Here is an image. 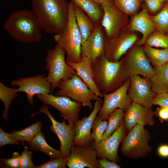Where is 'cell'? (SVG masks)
<instances>
[{"mask_svg": "<svg viewBox=\"0 0 168 168\" xmlns=\"http://www.w3.org/2000/svg\"><path fill=\"white\" fill-rule=\"evenodd\" d=\"M93 1L95 2L96 3H98L99 5H101L102 3L105 1L106 0H92Z\"/></svg>", "mask_w": 168, "mask_h": 168, "instance_id": "44", "label": "cell"}, {"mask_svg": "<svg viewBox=\"0 0 168 168\" xmlns=\"http://www.w3.org/2000/svg\"><path fill=\"white\" fill-rule=\"evenodd\" d=\"M66 158L64 157L51 158L49 161L36 166V168H65Z\"/></svg>", "mask_w": 168, "mask_h": 168, "instance_id": "37", "label": "cell"}, {"mask_svg": "<svg viewBox=\"0 0 168 168\" xmlns=\"http://www.w3.org/2000/svg\"><path fill=\"white\" fill-rule=\"evenodd\" d=\"M144 126L137 124L125 136L121 148L123 155L136 159L146 157L152 152V148L149 144L150 134Z\"/></svg>", "mask_w": 168, "mask_h": 168, "instance_id": "6", "label": "cell"}, {"mask_svg": "<svg viewBox=\"0 0 168 168\" xmlns=\"http://www.w3.org/2000/svg\"><path fill=\"white\" fill-rule=\"evenodd\" d=\"M102 103L100 101H96L93 109L90 115L76 122V133L73 145H85L90 144L93 142L91 138V131L95 119L102 106Z\"/></svg>", "mask_w": 168, "mask_h": 168, "instance_id": "20", "label": "cell"}, {"mask_svg": "<svg viewBox=\"0 0 168 168\" xmlns=\"http://www.w3.org/2000/svg\"><path fill=\"white\" fill-rule=\"evenodd\" d=\"M58 87L59 89L55 94V96L68 97L81 103L82 106L87 107L90 109L93 108L92 100L103 102L99 96L89 88L76 71L70 79L61 81Z\"/></svg>", "mask_w": 168, "mask_h": 168, "instance_id": "7", "label": "cell"}, {"mask_svg": "<svg viewBox=\"0 0 168 168\" xmlns=\"http://www.w3.org/2000/svg\"><path fill=\"white\" fill-rule=\"evenodd\" d=\"M41 113L45 114L50 119L52 125L50 130L54 133L59 139L60 143L59 150L63 156L66 158L70 154L71 148L73 145L75 134V125L67 124L65 120L62 122L57 121L49 112L48 105L43 104L39 112L32 114L31 117Z\"/></svg>", "mask_w": 168, "mask_h": 168, "instance_id": "12", "label": "cell"}, {"mask_svg": "<svg viewBox=\"0 0 168 168\" xmlns=\"http://www.w3.org/2000/svg\"><path fill=\"white\" fill-rule=\"evenodd\" d=\"M153 105L160 107H168V93L156 95L152 100Z\"/></svg>", "mask_w": 168, "mask_h": 168, "instance_id": "39", "label": "cell"}, {"mask_svg": "<svg viewBox=\"0 0 168 168\" xmlns=\"http://www.w3.org/2000/svg\"><path fill=\"white\" fill-rule=\"evenodd\" d=\"M126 129L123 119L119 128L111 135L98 142H92L97 157L116 162L118 161V149L125 136Z\"/></svg>", "mask_w": 168, "mask_h": 168, "instance_id": "14", "label": "cell"}, {"mask_svg": "<svg viewBox=\"0 0 168 168\" xmlns=\"http://www.w3.org/2000/svg\"><path fill=\"white\" fill-rule=\"evenodd\" d=\"M156 28L147 9L145 7L139 12L133 15L129 26L131 31H138L142 34V37L137 44V45L141 46L145 44L147 38Z\"/></svg>", "mask_w": 168, "mask_h": 168, "instance_id": "21", "label": "cell"}, {"mask_svg": "<svg viewBox=\"0 0 168 168\" xmlns=\"http://www.w3.org/2000/svg\"><path fill=\"white\" fill-rule=\"evenodd\" d=\"M104 14L101 25L108 39L118 36L126 25V15L121 11L113 0H106L101 5Z\"/></svg>", "mask_w": 168, "mask_h": 168, "instance_id": "10", "label": "cell"}, {"mask_svg": "<svg viewBox=\"0 0 168 168\" xmlns=\"http://www.w3.org/2000/svg\"><path fill=\"white\" fill-rule=\"evenodd\" d=\"M130 78L128 93L132 102L152 108V100L156 95L152 89L150 79L142 77L138 75L132 76Z\"/></svg>", "mask_w": 168, "mask_h": 168, "instance_id": "15", "label": "cell"}, {"mask_svg": "<svg viewBox=\"0 0 168 168\" xmlns=\"http://www.w3.org/2000/svg\"><path fill=\"white\" fill-rule=\"evenodd\" d=\"M107 125L108 122L106 120H102L97 115L92 126L91 138L93 141L98 142L102 140L107 129Z\"/></svg>", "mask_w": 168, "mask_h": 168, "instance_id": "34", "label": "cell"}, {"mask_svg": "<svg viewBox=\"0 0 168 168\" xmlns=\"http://www.w3.org/2000/svg\"><path fill=\"white\" fill-rule=\"evenodd\" d=\"M166 36H167V38L168 39V34L166 35Z\"/></svg>", "mask_w": 168, "mask_h": 168, "instance_id": "48", "label": "cell"}, {"mask_svg": "<svg viewBox=\"0 0 168 168\" xmlns=\"http://www.w3.org/2000/svg\"><path fill=\"white\" fill-rule=\"evenodd\" d=\"M108 39L106 34L101 24L96 25L93 31L82 44L81 56L89 58L94 62L99 56L104 54Z\"/></svg>", "mask_w": 168, "mask_h": 168, "instance_id": "18", "label": "cell"}, {"mask_svg": "<svg viewBox=\"0 0 168 168\" xmlns=\"http://www.w3.org/2000/svg\"><path fill=\"white\" fill-rule=\"evenodd\" d=\"M73 4L76 20L82 37V44L91 33L96 25L82 9Z\"/></svg>", "mask_w": 168, "mask_h": 168, "instance_id": "25", "label": "cell"}, {"mask_svg": "<svg viewBox=\"0 0 168 168\" xmlns=\"http://www.w3.org/2000/svg\"><path fill=\"white\" fill-rule=\"evenodd\" d=\"M145 44L151 47H168V39L165 34L158 30L151 33L147 38Z\"/></svg>", "mask_w": 168, "mask_h": 168, "instance_id": "33", "label": "cell"}, {"mask_svg": "<svg viewBox=\"0 0 168 168\" xmlns=\"http://www.w3.org/2000/svg\"><path fill=\"white\" fill-rule=\"evenodd\" d=\"M72 67L89 88L99 97L103 95L98 88L93 79L92 62L88 57L81 56L80 61L77 63L66 62Z\"/></svg>", "mask_w": 168, "mask_h": 168, "instance_id": "22", "label": "cell"}, {"mask_svg": "<svg viewBox=\"0 0 168 168\" xmlns=\"http://www.w3.org/2000/svg\"><path fill=\"white\" fill-rule=\"evenodd\" d=\"M32 152L28 150L27 146H24V150L20 155L21 168H36L32 160Z\"/></svg>", "mask_w": 168, "mask_h": 168, "instance_id": "35", "label": "cell"}, {"mask_svg": "<svg viewBox=\"0 0 168 168\" xmlns=\"http://www.w3.org/2000/svg\"><path fill=\"white\" fill-rule=\"evenodd\" d=\"M157 152L162 157H168V145L164 144L160 145L158 148Z\"/></svg>", "mask_w": 168, "mask_h": 168, "instance_id": "43", "label": "cell"}, {"mask_svg": "<svg viewBox=\"0 0 168 168\" xmlns=\"http://www.w3.org/2000/svg\"><path fill=\"white\" fill-rule=\"evenodd\" d=\"M17 88L9 87L0 82V99L4 104V108L2 113L3 119H7L10 105L12 100L18 96Z\"/></svg>", "mask_w": 168, "mask_h": 168, "instance_id": "29", "label": "cell"}, {"mask_svg": "<svg viewBox=\"0 0 168 168\" xmlns=\"http://www.w3.org/2000/svg\"><path fill=\"white\" fill-rule=\"evenodd\" d=\"M2 26L15 40L21 43L39 42L42 39V25L32 10L23 9L12 12Z\"/></svg>", "mask_w": 168, "mask_h": 168, "instance_id": "1", "label": "cell"}, {"mask_svg": "<svg viewBox=\"0 0 168 168\" xmlns=\"http://www.w3.org/2000/svg\"><path fill=\"white\" fill-rule=\"evenodd\" d=\"M162 2L164 3L165 2H166V0H159Z\"/></svg>", "mask_w": 168, "mask_h": 168, "instance_id": "45", "label": "cell"}, {"mask_svg": "<svg viewBox=\"0 0 168 168\" xmlns=\"http://www.w3.org/2000/svg\"><path fill=\"white\" fill-rule=\"evenodd\" d=\"M130 83V78H129L118 89L108 94H102L104 101L98 116L102 120H107L117 109H122L125 112L127 110L132 103L128 93Z\"/></svg>", "mask_w": 168, "mask_h": 168, "instance_id": "9", "label": "cell"}, {"mask_svg": "<svg viewBox=\"0 0 168 168\" xmlns=\"http://www.w3.org/2000/svg\"><path fill=\"white\" fill-rule=\"evenodd\" d=\"M155 112V115L158 117L161 123L168 120V110L166 107H160L157 108Z\"/></svg>", "mask_w": 168, "mask_h": 168, "instance_id": "41", "label": "cell"}, {"mask_svg": "<svg viewBox=\"0 0 168 168\" xmlns=\"http://www.w3.org/2000/svg\"><path fill=\"white\" fill-rule=\"evenodd\" d=\"M151 12L155 13L162 8L163 3L159 0H143Z\"/></svg>", "mask_w": 168, "mask_h": 168, "instance_id": "40", "label": "cell"}, {"mask_svg": "<svg viewBox=\"0 0 168 168\" xmlns=\"http://www.w3.org/2000/svg\"><path fill=\"white\" fill-rule=\"evenodd\" d=\"M166 2H168V0H166Z\"/></svg>", "mask_w": 168, "mask_h": 168, "instance_id": "47", "label": "cell"}, {"mask_svg": "<svg viewBox=\"0 0 168 168\" xmlns=\"http://www.w3.org/2000/svg\"><path fill=\"white\" fill-rule=\"evenodd\" d=\"M82 9L96 25L101 24L104 12L101 5L92 0H70Z\"/></svg>", "mask_w": 168, "mask_h": 168, "instance_id": "24", "label": "cell"}, {"mask_svg": "<svg viewBox=\"0 0 168 168\" xmlns=\"http://www.w3.org/2000/svg\"><path fill=\"white\" fill-rule=\"evenodd\" d=\"M125 54L121 59L128 78L140 75L150 78L153 75L155 68L145 54L143 47L137 45L133 46Z\"/></svg>", "mask_w": 168, "mask_h": 168, "instance_id": "8", "label": "cell"}, {"mask_svg": "<svg viewBox=\"0 0 168 168\" xmlns=\"http://www.w3.org/2000/svg\"><path fill=\"white\" fill-rule=\"evenodd\" d=\"M167 49H168V47Z\"/></svg>", "mask_w": 168, "mask_h": 168, "instance_id": "50", "label": "cell"}, {"mask_svg": "<svg viewBox=\"0 0 168 168\" xmlns=\"http://www.w3.org/2000/svg\"><path fill=\"white\" fill-rule=\"evenodd\" d=\"M137 39L136 34L123 30L117 37L107 39L104 55L110 61H118L133 46Z\"/></svg>", "mask_w": 168, "mask_h": 168, "instance_id": "17", "label": "cell"}, {"mask_svg": "<svg viewBox=\"0 0 168 168\" xmlns=\"http://www.w3.org/2000/svg\"><path fill=\"white\" fill-rule=\"evenodd\" d=\"M167 107V110H168V107ZM167 122H168V121H167Z\"/></svg>", "mask_w": 168, "mask_h": 168, "instance_id": "46", "label": "cell"}, {"mask_svg": "<svg viewBox=\"0 0 168 168\" xmlns=\"http://www.w3.org/2000/svg\"><path fill=\"white\" fill-rule=\"evenodd\" d=\"M36 96L44 104L51 105L59 111L60 115L67 121L68 124L75 125L79 119L82 105L81 103L64 96H54L50 94Z\"/></svg>", "mask_w": 168, "mask_h": 168, "instance_id": "11", "label": "cell"}, {"mask_svg": "<svg viewBox=\"0 0 168 168\" xmlns=\"http://www.w3.org/2000/svg\"><path fill=\"white\" fill-rule=\"evenodd\" d=\"M66 54L65 50L57 44L54 49H49L46 53L45 67L48 71L47 77L51 84L52 92L58 87L61 81L70 79L75 72L74 69L67 63Z\"/></svg>", "mask_w": 168, "mask_h": 168, "instance_id": "5", "label": "cell"}, {"mask_svg": "<svg viewBox=\"0 0 168 168\" xmlns=\"http://www.w3.org/2000/svg\"><path fill=\"white\" fill-rule=\"evenodd\" d=\"M0 166L8 168H21L20 155L17 152H14L11 158L1 159Z\"/></svg>", "mask_w": 168, "mask_h": 168, "instance_id": "36", "label": "cell"}, {"mask_svg": "<svg viewBox=\"0 0 168 168\" xmlns=\"http://www.w3.org/2000/svg\"><path fill=\"white\" fill-rule=\"evenodd\" d=\"M125 113V111L123 110L117 109L110 114L108 119L107 129L102 139L109 137L119 128L124 119Z\"/></svg>", "mask_w": 168, "mask_h": 168, "instance_id": "30", "label": "cell"}, {"mask_svg": "<svg viewBox=\"0 0 168 168\" xmlns=\"http://www.w3.org/2000/svg\"><path fill=\"white\" fill-rule=\"evenodd\" d=\"M115 4L126 15L137 13L140 6V0H113Z\"/></svg>", "mask_w": 168, "mask_h": 168, "instance_id": "32", "label": "cell"}, {"mask_svg": "<svg viewBox=\"0 0 168 168\" xmlns=\"http://www.w3.org/2000/svg\"><path fill=\"white\" fill-rule=\"evenodd\" d=\"M96 151L90 144L72 145L70 154L66 158L67 166L69 168H99Z\"/></svg>", "mask_w": 168, "mask_h": 168, "instance_id": "16", "label": "cell"}, {"mask_svg": "<svg viewBox=\"0 0 168 168\" xmlns=\"http://www.w3.org/2000/svg\"><path fill=\"white\" fill-rule=\"evenodd\" d=\"M92 68L94 82L102 94L114 91L129 78L121 58L112 62L102 55L92 63Z\"/></svg>", "mask_w": 168, "mask_h": 168, "instance_id": "3", "label": "cell"}, {"mask_svg": "<svg viewBox=\"0 0 168 168\" xmlns=\"http://www.w3.org/2000/svg\"><path fill=\"white\" fill-rule=\"evenodd\" d=\"M27 145L30 150L34 151H40L51 158L63 157L59 150L54 148L47 143L41 131L30 142H27Z\"/></svg>", "mask_w": 168, "mask_h": 168, "instance_id": "26", "label": "cell"}, {"mask_svg": "<svg viewBox=\"0 0 168 168\" xmlns=\"http://www.w3.org/2000/svg\"><path fill=\"white\" fill-rule=\"evenodd\" d=\"M144 52L154 67L160 66L168 62V49H156L145 44Z\"/></svg>", "mask_w": 168, "mask_h": 168, "instance_id": "28", "label": "cell"}, {"mask_svg": "<svg viewBox=\"0 0 168 168\" xmlns=\"http://www.w3.org/2000/svg\"><path fill=\"white\" fill-rule=\"evenodd\" d=\"M142 0H140V1H142Z\"/></svg>", "mask_w": 168, "mask_h": 168, "instance_id": "49", "label": "cell"}, {"mask_svg": "<svg viewBox=\"0 0 168 168\" xmlns=\"http://www.w3.org/2000/svg\"><path fill=\"white\" fill-rule=\"evenodd\" d=\"M42 124L41 121H38L21 130H13L9 134L16 141L21 142L23 145L25 141L30 142L41 131Z\"/></svg>", "mask_w": 168, "mask_h": 168, "instance_id": "27", "label": "cell"}, {"mask_svg": "<svg viewBox=\"0 0 168 168\" xmlns=\"http://www.w3.org/2000/svg\"><path fill=\"white\" fill-rule=\"evenodd\" d=\"M155 115V112L152 108L132 102L125 112L124 118L125 128L129 131L137 124L153 126L155 123L153 117Z\"/></svg>", "mask_w": 168, "mask_h": 168, "instance_id": "19", "label": "cell"}, {"mask_svg": "<svg viewBox=\"0 0 168 168\" xmlns=\"http://www.w3.org/2000/svg\"><path fill=\"white\" fill-rule=\"evenodd\" d=\"M22 144L19 142L13 139L8 133L0 128V147L6 145Z\"/></svg>", "mask_w": 168, "mask_h": 168, "instance_id": "38", "label": "cell"}, {"mask_svg": "<svg viewBox=\"0 0 168 168\" xmlns=\"http://www.w3.org/2000/svg\"><path fill=\"white\" fill-rule=\"evenodd\" d=\"M69 3L67 0H32V10L45 33L55 34L64 28L68 20Z\"/></svg>", "mask_w": 168, "mask_h": 168, "instance_id": "2", "label": "cell"}, {"mask_svg": "<svg viewBox=\"0 0 168 168\" xmlns=\"http://www.w3.org/2000/svg\"><path fill=\"white\" fill-rule=\"evenodd\" d=\"M53 39L56 44L65 51L66 62H80L82 39L76 23L73 4L71 2L69 3L67 24L61 31L54 35Z\"/></svg>", "mask_w": 168, "mask_h": 168, "instance_id": "4", "label": "cell"}, {"mask_svg": "<svg viewBox=\"0 0 168 168\" xmlns=\"http://www.w3.org/2000/svg\"><path fill=\"white\" fill-rule=\"evenodd\" d=\"M99 168H120V166L116 162L110 161L105 158L98 159Z\"/></svg>", "mask_w": 168, "mask_h": 168, "instance_id": "42", "label": "cell"}, {"mask_svg": "<svg viewBox=\"0 0 168 168\" xmlns=\"http://www.w3.org/2000/svg\"><path fill=\"white\" fill-rule=\"evenodd\" d=\"M151 17L157 30L164 34L168 32V2L158 14Z\"/></svg>", "mask_w": 168, "mask_h": 168, "instance_id": "31", "label": "cell"}, {"mask_svg": "<svg viewBox=\"0 0 168 168\" xmlns=\"http://www.w3.org/2000/svg\"><path fill=\"white\" fill-rule=\"evenodd\" d=\"M12 86H17L19 93L26 94L28 101L31 105H34V96L36 95L52 94L51 86L45 74H40L34 77L20 78L12 80Z\"/></svg>", "mask_w": 168, "mask_h": 168, "instance_id": "13", "label": "cell"}, {"mask_svg": "<svg viewBox=\"0 0 168 168\" xmlns=\"http://www.w3.org/2000/svg\"><path fill=\"white\" fill-rule=\"evenodd\" d=\"M154 68V73L149 78L152 91L156 95L168 93V62Z\"/></svg>", "mask_w": 168, "mask_h": 168, "instance_id": "23", "label": "cell"}]
</instances>
